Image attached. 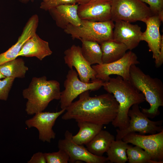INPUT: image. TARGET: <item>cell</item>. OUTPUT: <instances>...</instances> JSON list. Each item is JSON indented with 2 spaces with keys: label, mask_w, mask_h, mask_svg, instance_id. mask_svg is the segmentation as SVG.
<instances>
[{
  "label": "cell",
  "mask_w": 163,
  "mask_h": 163,
  "mask_svg": "<svg viewBox=\"0 0 163 163\" xmlns=\"http://www.w3.org/2000/svg\"><path fill=\"white\" fill-rule=\"evenodd\" d=\"M119 104L109 93L91 97L89 91L79 95V99L72 102L66 109L62 118L74 119L103 126L109 124L116 118Z\"/></svg>",
  "instance_id": "cell-1"
},
{
  "label": "cell",
  "mask_w": 163,
  "mask_h": 163,
  "mask_svg": "<svg viewBox=\"0 0 163 163\" xmlns=\"http://www.w3.org/2000/svg\"><path fill=\"white\" fill-rule=\"evenodd\" d=\"M103 86L108 93L112 94L119 104L117 115L111 123L115 128L121 130L126 128L129 123V110L135 104L143 102L145 97L128 80L117 75L104 82Z\"/></svg>",
  "instance_id": "cell-2"
},
{
  "label": "cell",
  "mask_w": 163,
  "mask_h": 163,
  "mask_svg": "<svg viewBox=\"0 0 163 163\" xmlns=\"http://www.w3.org/2000/svg\"><path fill=\"white\" fill-rule=\"evenodd\" d=\"M60 84L56 80H48L46 76L33 77L28 87L23 90V97L27 99L25 111L32 115L43 111L53 100L60 99Z\"/></svg>",
  "instance_id": "cell-3"
},
{
  "label": "cell",
  "mask_w": 163,
  "mask_h": 163,
  "mask_svg": "<svg viewBox=\"0 0 163 163\" xmlns=\"http://www.w3.org/2000/svg\"><path fill=\"white\" fill-rule=\"evenodd\" d=\"M129 81L138 91L142 92L150 105L148 109L141 108L142 112L149 118L153 119L158 115L159 107L163 106L162 81L145 74L135 64L130 67Z\"/></svg>",
  "instance_id": "cell-4"
},
{
  "label": "cell",
  "mask_w": 163,
  "mask_h": 163,
  "mask_svg": "<svg viewBox=\"0 0 163 163\" xmlns=\"http://www.w3.org/2000/svg\"><path fill=\"white\" fill-rule=\"evenodd\" d=\"M114 26L111 20L103 22L81 20L80 26H75L69 24L64 30L73 39L94 41L100 44L113 40Z\"/></svg>",
  "instance_id": "cell-5"
},
{
  "label": "cell",
  "mask_w": 163,
  "mask_h": 163,
  "mask_svg": "<svg viewBox=\"0 0 163 163\" xmlns=\"http://www.w3.org/2000/svg\"><path fill=\"white\" fill-rule=\"evenodd\" d=\"M111 12V20L115 22H143L153 15L149 7L140 0H112Z\"/></svg>",
  "instance_id": "cell-6"
},
{
  "label": "cell",
  "mask_w": 163,
  "mask_h": 163,
  "mask_svg": "<svg viewBox=\"0 0 163 163\" xmlns=\"http://www.w3.org/2000/svg\"><path fill=\"white\" fill-rule=\"evenodd\" d=\"M77 72L73 69L68 72L64 85L65 89L61 92L60 98L61 109L69 106L73 101L83 92L87 91H95L103 86L104 82L96 79L89 83L81 81L78 78Z\"/></svg>",
  "instance_id": "cell-7"
},
{
  "label": "cell",
  "mask_w": 163,
  "mask_h": 163,
  "mask_svg": "<svg viewBox=\"0 0 163 163\" xmlns=\"http://www.w3.org/2000/svg\"><path fill=\"white\" fill-rule=\"evenodd\" d=\"M131 107L128 113L130 118L129 125L124 129H116V139H122L126 135L132 133L138 132L142 134H154L163 130L162 120L153 121L150 120L140 110L138 104H135Z\"/></svg>",
  "instance_id": "cell-8"
},
{
  "label": "cell",
  "mask_w": 163,
  "mask_h": 163,
  "mask_svg": "<svg viewBox=\"0 0 163 163\" xmlns=\"http://www.w3.org/2000/svg\"><path fill=\"white\" fill-rule=\"evenodd\" d=\"M139 63L136 54L129 50L121 58L114 62L94 65L91 66L96 72V79L105 82L108 81L110 78V75H117L124 79L129 80L131 66Z\"/></svg>",
  "instance_id": "cell-9"
},
{
  "label": "cell",
  "mask_w": 163,
  "mask_h": 163,
  "mask_svg": "<svg viewBox=\"0 0 163 163\" xmlns=\"http://www.w3.org/2000/svg\"><path fill=\"white\" fill-rule=\"evenodd\" d=\"M122 139L145 150L158 163H163V130L148 135L132 133L126 135Z\"/></svg>",
  "instance_id": "cell-10"
},
{
  "label": "cell",
  "mask_w": 163,
  "mask_h": 163,
  "mask_svg": "<svg viewBox=\"0 0 163 163\" xmlns=\"http://www.w3.org/2000/svg\"><path fill=\"white\" fill-rule=\"evenodd\" d=\"M72 136L71 132L66 130L64 139H59L58 143L59 149L64 150L69 155V162L82 161L87 163H104L108 161L107 157L95 155L83 145L74 142L72 140Z\"/></svg>",
  "instance_id": "cell-11"
},
{
  "label": "cell",
  "mask_w": 163,
  "mask_h": 163,
  "mask_svg": "<svg viewBox=\"0 0 163 163\" xmlns=\"http://www.w3.org/2000/svg\"><path fill=\"white\" fill-rule=\"evenodd\" d=\"M65 111L66 109H64L56 112H40L26 120L25 124L29 128L35 127L38 130L40 140L50 143L56 137V133L53 129L56 121Z\"/></svg>",
  "instance_id": "cell-12"
},
{
  "label": "cell",
  "mask_w": 163,
  "mask_h": 163,
  "mask_svg": "<svg viewBox=\"0 0 163 163\" xmlns=\"http://www.w3.org/2000/svg\"><path fill=\"white\" fill-rule=\"evenodd\" d=\"M64 54L65 63L70 69L75 68L81 81L89 83L91 79H96V72L83 56L81 47L73 45L65 50Z\"/></svg>",
  "instance_id": "cell-13"
},
{
  "label": "cell",
  "mask_w": 163,
  "mask_h": 163,
  "mask_svg": "<svg viewBox=\"0 0 163 163\" xmlns=\"http://www.w3.org/2000/svg\"><path fill=\"white\" fill-rule=\"evenodd\" d=\"M112 0H95L78 5V16L81 20L103 22L111 20Z\"/></svg>",
  "instance_id": "cell-14"
},
{
  "label": "cell",
  "mask_w": 163,
  "mask_h": 163,
  "mask_svg": "<svg viewBox=\"0 0 163 163\" xmlns=\"http://www.w3.org/2000/svg\"><path fill=\"white\" fill-rule=\"evenodd\" d=\"M142 32L141 27L127 21L119 20L115 22L113 34V40L124 44L128 50L136 47L141 40Z\"/></svg>",
  "instance_id": "cell-15"
},
{
  "label": "cell",
  "mask_w": 163,
  "mask_h": 163,
  "mask_svg": "<svg viewBox=\"0 0 163 163\" xmlns=\"http://www.w3.org/2000/svg\"><path fill=\"white\" fill-rule=\"evenodd\" d=\"M163 21L157 15H152L143 22L146 25L145 31L142 33L141 40L145 41L148 44L149 51L152 53V57L156 61L160 53L163 36L160 34L159 28Z\"/></svg>",
  "instance_id": "cell-16"
},
{
  "label": "cell",
  "mask_w": 163,
  "mask_h": 163,
  "mask_svg": "<svg viewBox=\"0 0 163 163\" xmlns=\"http://www.w3.org/2000/svg\"><path fill=\"white\" fill-rule=\"evenodd\" d=\"M39 23L36 14L32 15L24 27L16 43L6 51L0 54V65L18 57V55L25 42L36 34Z\"/></svg>",
  "instance_id": "cell-17"
},
{
  "label": "cell",
  "mask_w": 163,
  "mask_h": 163,
  "mask_svg": "<svg viewBox=\"0 0 163 163\" xmlns=\"http://www.w3.org/2000/svg\"><path fill=\"white\" fill-rule=\"evenodd\" d=\"M78 4H65L60 5L48 11L56 25L64 29L69 24L78 26L81 20L78 14Z\"/></svg>",
  "instance_id": "cell-18"
},
{
  "label": "cell",
  "mask_w": 163,
  "mask_h": 163,
  "mask_svg": "<svg viewBox=\"0 0 163 163\" xmlns=\"http://www.w3.org/2000/svg\"><path fill=\"white\" fill-rule=\"evenodd\" d=\"M52 53L49 43L42 39L36 33L25 42L18 54V57H35L42 60Z\"/></svg>",
  "instance_id": "cell-19"
},
{
  "label": "cell",
  "mask_w": 163,
  "mask_h": 163,
  "mask_svg": "<svg viewBox=\"0 0 163 163\" xmlns=\"http://www.w3.org/2000/svg\"><path fill=\"white\" fill-rule=\"evenodd\" d=\"M100 44L102 53V64L112 62L120 59L128 50L124 44L113 40L105 41Z\"/></svg>",
  "instance_id": "cell-20"
},
{
  "label": "cell",
  "mask_w": 163,
  "mask_h": 163,
  "mask_svg": "<svg viewBox=\"0 0 163 163\" xmlns=\"http://www.w3.org/2000/svg\"><path fill=\"white\" fill-rule=\"evenodd\" d=\"M115 138L114 136L109 132L101 129L86 145V148L93 154L102 156L107 152Z\"/></svg>",
  "instance_id": "cell-21"
},
{
  "label": "cell",
  "mask_w": 163,
  "mask_h": 163,
  "mask_svg": "<svg viewBox=\"0 0 163 163\" xmlns=\"http://www.w3.org/2000/svg\"><path fill=\"white\" fill-rule=\"evenodd\" d=\"M79 130L77 133L72 136V141L76 143L86 145L102 129L103 126L85 121H78Z\"/></svg>",
  "instance_id": "cell-22"
},
{
  "label": "cell",
  "mask_w": 163,
  "mask_h": 163,
  "mask_svg": "<svg viewBox=\"0 0 163 163\" xmlns=\"http://www.w3.org/2000/svg\"><path fill=\"white\" fill-rule=\"evenodd\" d=\"M28 68L22 58H16L0 65V71L5 77L23 78Z\"/></svg>",
  "instance_id": "cell-23"
},
{
  "label": "cell",
  "mask_w": 163,
  "mask_h": 163,
  "mask_svg": "<svg viewBox=\"0 0 163 163\" xmlns=\"http://www.w3.org/2000/svg\"><path fill=\"white\" fill-rule=\"evenodd\" d=\"M129 145L122 139L113 141L106 152L108 161L111 163H125L128 161L126 150Z\"/></svg>",
  "instance_id": "cell-24"
},
{
  "label": "cell",
  "mask_w": 163,
  "mask_h": 163,
  "mask_svg": "<svg viewBox=\"0 0 163 163\" xmlns=\"http://www.w3.org/2000/svg\"><path fill=\"white\" fill-rule=\"evenodd\" d=\"M82 54L87 62L91 66L102 64V52L100 44L92 41L81 40Z\"/></svg>",
  "instance_id": "cell-25"
},
{
  "label": "cell",
  "mask_w": 163,
  "mask_h": 163,
  "mask_svg": "<svg viewBox=\"0 0 163 163\" xmlns=\"http://www.w3.org/2000/svg\"><path fill=\"white\" fill-rule=\"evenodd\" d=\"M126 154L129 163H158L149 153L138 146L130 145L127 149Z\"/></svg>",
  "instance_id": "cell-26"
},
{
  "label": "cell",
  "mask_w": 163,
  "mask_h": 163,
  "mask_svg": "<svg viewBox=\"0 0 163 163\" xmlns=\"http://www.w3.org/2000/svg\"><path fill=\"white\" fill-rule=\"evenodd\" d=\"M47 163H68L69 157L64 150L59 149L57 152L45 153Z\"/></svg>",
  "instance_id": "cell-27"
},
{
  "label": "cell",
  "mask_w": 163,
  "mask_h": 163,
  "mask_svg": "<svg viewBox=\"0 0 163 163\" xmlns=\"http://www.w3.org/2000/svg\"><path fill=\"white\" fill-rule=\"evenodd\" d=\"M15 78L5 77L0 79V100L6 101Z\"/></svg>",
  "instance_id": "cell-28"
},
{
  "label": "cell",
  "mask_w": 163,
  "mask_h": 163,
  "mask_svg": "<svg viewBox=\"0 0 163 163\" xmlns=\"http://www.w3.org/2000/svg\"><path fill=\"white\" fill-rule=\"evenodd\" d=\"M148 4L153 15L158 16L163 20V0H140Z\"/></svg>",
  "instance_id": "cell-29"
},
{
  "label": "cell",
  "mask_w": 163,
  "mask_h": 163,
  "mask_svg": "<svg viewBox=\"0 0 163 163\" xmlns=\"http://www.w3.org/2000/svg\"><path fill=\"white\" fill-rule=\"evenodd\" d=\"M76 3V0H48L41 2L40 8L45 11H48L61 5Z\"/></svg>",
  "instance_id": "cell-30"
},
{
  "label": "cell",
  "mask_w": 163,
  "mask_h": 163,
  "mask_svg": "<svg viewBox=\"0 0 163 163\" xmlns=\"http://www.w3.org/2000/svg\"><path fill=\"white\" fill-rule=\"evenodd\" d=\"M28 163H46V159L45 153L38 152L34 154L27 161Z\"/></svg>",
  "instance_id": "cell-31"
},
{
  "label": "cell",
  "mask_w": 163,
  "mask_h": 163,
  "mask_svg": "<svg viewBox=\"0 0 163 163\" xmlns=\"http://www.w3.org/2000/svg\"><path fill=\"white\" fill-rule=\"evenodd\" d=\"M163 63V42L161 43L160 53L158 57L157 60L155 62V66L156 67H160Z\"/></svg>",
  "instance_id": "cell-32"
},
{
  "label": "cell",
  "mask_w": 163,
  "mask_h": 163,
  "mask_svg": "<svg viewBox=\"0 0 163 163\" xmlns=\"http://www.w3.org/2000/svg\"><path fill=\"white\" fill-rule=\"evenodd\" d=\"M95 0H76L77 3L78 5L83 4Z\"/></svg>",
  "instance_id": "cell-33"
},
{
  "label": "cell",
  "mask_w": 163,
  "mask_h": 163,
  "mask_svg": "<svg viewBox=\"0 0 163 163\" xmlns=\"http://www.w3.org/2000/svg\"><path fill=\"white\" fill-rule=\"evenodd\" d=\"M20 2L22 3H27L30 0L32 1L33 0H18ZM48 0H42V2H46Z\"/></svg>",
  "instance_id": "cell-34"
},
{
  "label": "cell",
  "mask_w": 163,
  "mask_h": 163,
  "mask_svg": "<svg viewBox=\"0 0 163 163\" xmlns=\"http://www.w3.org/2000/svg\"><path fill=\"white\" fill-rule=\"evenodd\" d=\"M5 77L2 74L0 71V79L2 78H4Z\"/></svg>",
  "instance_id": "cell-35"
}]
</instances>
